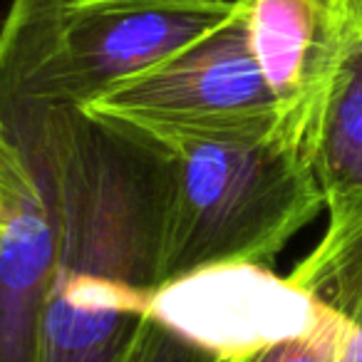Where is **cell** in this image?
<instances>
[{
	"label": "cell",
	"instance_id": "cell-1",
	"mask_svg": "<svg viewBox=\"0 0 362 362\" xmlns=\"http://www.w3.org/2000/svg\"><path fill=\"white\" fill-rule=\"evenodd\" d=\"M37 362H129L154 300V156L77 107Z\"/></svg>",
	"mask_w": 362,
	"mask_h": 362
},
{
	"label": "cell",
	"instance_id": "cell-2",
	"mask_svg": "<svg viewBox=\"0 0 362 362\" xmlns=\"http://www.w3.org/2000/svg\"><path fill=\"white\" fill-rule=\"evenodd\" d=\"M146 149L154 156V291L214 268L268 266L325 209L310 136L286 115Z\"/></svg>",
	"mask_w": 362,
	"mask_h": 362
},
{
	"label": "cell",
	"instance_id": "cell-3",
	"mask_svg": "<svg viewBox=\"0 0 362 362\" xmlns=\"http://www.w3.org/2000/svg\"><path fill=\"white\" fill-rule=\"evenodd\" d=\"M72 105L25 47H0V124L18 166L0 221V362H37L60 233V151Z\"/></svg>",
	"mask_w": 362,
	"mask_h": 362
},
{
	"label": "cell",
	"instance_id": "cell-4",
	"mask_svg": "<svg viewBox=\"0 0 362 362\" xmlns=\"http://www.w3.org/2000/svg\"><path fill=\"white\" fill-rule=\"evenodd\" d=\"M80 112L146 146L256 129L283 115L253 52L243 3L221 28L97 95Z\"/></svg>",
	"mask_w": 362,
	"mask_h": 362
},
{
	"label": "cell",
	"instance_id": "cell-5",
	"mask_svg": "<svg viewBox=\"0 0 362 362\" xmlns=\"http://www.w3.org/2000/svg\"><path fill=\"white\" fill-rule=\"evenodd\" d=\"M216 0H70L62 18L60 72L82 107L129 77L169 60L238 13Z\"/></svg>",
	"mask_w": 362,
	"mask_h": 362
},
{
	"label": "cell",
	"instance_id": "cell-6",
	"mask_svg": "<svg viewBox=\"0 0 362 362\" xmlns=\"http://www.w3.org/2000/svg\"><path fill=\"white\" fill-rule=\"evenodd\" d=\"M327 308L266 266L214 268L161 288L151 315L226 357L256 355L315 330Z\"/></svg>",
	"mask_w": 362,
	"mask_h": 362
},
{
	"label": "cell",
	"instance_id": "cell-7",
	"mask_svg": "<svg viewBox=\"0 0 362 362\" xmlns=\"http://www.w3.org/2000/svg\"><path fill=\"white\" fill-rule=\"evenodd\" d=\"M256 60L283 115L315 139L330 82L362 30V0H241Z\"/></svg>",
	"mask_w": 362,
	"mask_h": 362
},
{
	"label": "cell",
	"instance_id": "cell-8",
	"mask_svg": "<svg viewBox=\"0 0 362 362\" xmlns=\"http://www.w3.org/2000/svg\"><path fill=\"white\" fill-rule=\"evenodd\" d=\"M288 278L345 322L342 362H362V197L327 209L320 243Z\"/></svg>",
	"mask_w": 362,
	"mask_h": 362
},
{
	"label": "cell",
	"instance_id": "cell-9",
	"mask_svg": "<svg viewBox=\"0 0 362 362\" xmlns=\"http://www.w3.org/2000/svg\"><path fill=\"white\" fill-rule=\"evenodd\" d=\"M313 169L325 209L362 197V30L345 52L320 110Z\"/></svg>",
	"mask_w": 362,
	"mask_h": 362
},
{
	"label": "cell",
	"instance_id": "cell-10",
	"mask_svg": "<svg viewBox=\"0 0 362 362\" xmlns=\"http://www.w3.org/2000/svg\"><path fill=\"white\" fill-rule=\"evenodd\" d=\"M246 357V355H243ZM238 357H226L209 347L199 345L192 337L181 335L179 330L169 327L149 313L139 337L134 342V350L129 362H233Z\"/></svg>",
	"mask_w": 362,
	"mask_h": 362
},
{
	"label": "cell",
	"instance_id": "cell-11",
	"mask_svg": "<svg viewBox=\"0 0 362 362\" xmlns=\"http://www.w3.org/2000/svg\"><path fill=\"white\" fill-rule=\"evenodd\" d=\"M16 166H18V151L13 146L11 136L3 129V124H0V221H3V214H6L8 192H11Z\"/></svg>",
	"mask_w": 362,
	"mask_h": 362
},
{
	"label": "cell",
	"instance_id": "cell-12",
	"mask_svg": "<svg viewBox=\"0 0 362 362\" xmlns=\"http://www.w3.org/2000/svg\"><path fill=\"white\" fill-rule=\"evenodd\" d=\"M216 3H241V0H216Z\"/></svg>",
	"mask_w": 362,
	"mask_h": 362
}]
</instances>
